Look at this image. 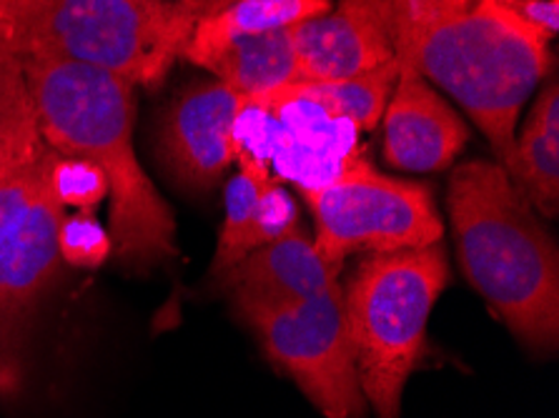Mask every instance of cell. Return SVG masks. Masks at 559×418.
I'll return each mask as SVG.
<instances>
[{
	"mask_svg": "<svg viewBox=\"0 0 559 418\" xmlns=\"http://www.w3.org/2000/svg\"><path fill=\"white\" fill-rule=\"evenodd\" d=\"M396 75H400V63L392 61L374 71L352 75V79L296 81L284 85V91L311 100L336 118H344L361 133L379 126L386 100L394 91Z\"/></svg>",
	"mask_w": 559,
	"mask_h": 418,
	"instance_id": "cell-17",
	"label": "cell"
},
{
	"mask_svg": "<svg viewBox=\"0 0 559 418\" xmlns=\"http://www.w3.org/2000/svg\"><path fill=\"white\" fill-rule=\"evenodd\" d=\"M199 68L243 98L266 96L301 81L292 28L236 40L209 56Z\"/></svg>",
	"mask_w": 559,
	"mask_h": 418,
	"instance_id": "cell-16",
	"label": "cell"
},
{
	"mask_svg": "<svg viewBox=\"0 0 559 418\" xmlns=\"http://www.w3.org/2000/svg\"><path fill=\"white\" fill-rule=\"evenodd\" d=\"M359 131L307 98L284 88L247 98L236 121V148L299 189H317L357 158Z\"/></svg>",
	"mask_w": 559,
	"mask_h": 418,
	"instance_id": "cell-9",
	"label": "cell"
},
{
	"mask_svg": "<svg viewBox=\"0 0 559 418\" xmlns=\"http://www.w3.org/2000/svg\"><path fill=\"white\" fill-rule=\"evenodd\" d=\"M301 193L317 220L313 246L336 268L357 251L386 253L442 243L444 226L425 186L379 174L361 156L332 181Z\"/></svg>",
	"mask_w": 559,
	"mask_h": 418,
	"instance_id": "cell-7",
	"label": "cell"
},
{
	"mask_svg": "<svg viewBox=\"0 0 559 418\" xmlns=\"http://www.w3.org/2000/svg\"><path fill=\"white\" fill-rule=\"evenodd\" d=\"M384 160L409 174H437L467 146L469 131L442 93L409 65H400L384 108Z\"/></svg>",
	"mask_w": 559,
	"mask_h": 418,
	"instance_id": "cell-11",
	"label": "cell"
},
{
	"mask_svg": "<svg viewBox=\"0 0 559 418\" xmlns=\"http://www.w3.org/2000/svg\"><path fill=\"white\" fill-rule=\"evenodd\" d=\"M502 168L539 216L557 218L559 211V88L549 81L516 128L512 151Z\"/></svg>",
	"mask_w": 559,
	"mask_h": 418,
	"instance_id": "cell-14",
	"label": "cell"
},
{
	"mask_svg": "<svg viewBox=\"0 0 559 418\" xmlns=\"http://www.w3.org/2000/svg\"><path fill=\"white\" fill-rule=\"evenodd\" d=\"M181 3L189 5L191 11H197L199 19H201V15H211V13L224 11L226 5L236 3V0H181Z\"/></svg>",
	"mask_w": 559,
	"mask_h": 418,
	"instance_id": "cell-24",
	"label": "cell"
},
{
	"mask_svg": "<svg viewBox=\"0 0 559 418\" xmlns=\"http://www.w3.org/2000/svg\"><path fill=\"white\" fill-rule=\"evenodd\" d=\"M338 271L317 251L301 226L276 241L259 246L216 278L236 311L269 309L324 294L338 284Z\"/></svg>",
	"mask_w": 559,
	"mask_h": 418,
	"instance_id": "cell-12",
	"label": "cell"
},
{
	"mask_svg": "<svg viewBox=\"0 0 559 418\" xmlns=\"http://www.w3.org/2000/svg\"><path fill=\"white\" fill-rule=\"evenodd\" d=\"M197 21L181 0H0V46L19 61L61 58L158 88Z\"/></svg>",
	"mask_w": 559,
	"mask_h": 418,
	"instance_id": "cell-4",
	"label": "cell"
},
{
	"mask_svg": "<svg viewBox=\"0 0 559 418\" xmlns=\"http://www.w3.org/2000/svg\"><path fill=\"white\" fill-rule=\"evenodd\" d=\"M449 284L442 243L367 253L344 291L359 386L377 418H400L406 381L427 351V323Z\"/></svg>",
	"mask_w": 559,
	"mask_h": 418,
	"instance_id": "cell-5",
	"label": "cell"
},
{
	"mask_svg": "<svg viewBox=\"0 0 559 418\" xmlns=\"http://www.w3.org/2000/svg\"><path fill=\"white\" fill-rule=\"evenodd\" d=\"M332 8L334 0H236L224 11L201 15L181 58L191 65H201L209 56L236 40L296 28L299 23L324 15Z\"/></svg>",
	"mask_w": 559,
	"mask_h": 418,
	"instance_id": "cell-15",
	"label": "cell"
},
{
	"mask_svg": "<svg viewBox=\"0 0 559 418\" xmlns=\"http://www.w3.org/2000/svg\"><path fill=\"white\" fill-rule=\"evenodd\" d=\"M409 65L467 114L499 164L510 156L532 91L552 71L549 43L497 0H364Z\"/></svg>",
	"mask_w": 559,
	"mask_h": 418,
	"instance_id": "cell-1",
	"label": "cell"
},
{
	"mask_svg": "<svg viewBox=\"0 0 559 418\" xmlns=\"http://www.w3.org/2000/svg\"><path fill=\"white\" fill-rule=\"evenodd\" d=\"M524 28L542 40H552L559 31V0H497Z\"/></svg>",
	"mask_w": 559,
	"mask_h": 418,
	"instance_id": "cell-23",
	"label": "cell"
},
{
	"mask_svg": "<svg viewBox=\"0 0 559 418\" xmlns=\"http://www.w3.org/2000/svg\"><path fill=\"white\" fill-rule=\"evenodd\" d=\"M236 313L257 334L269 361L294 379L301 394L326 418L367 414L342 284L294 303Z\"/></svg>",
	"mask_w": 559,
	"mask_h": 418,
	"instance_id": "cell-8",
	"label": "cell"
},
{
	"mask_svg": "<svg viewBox=\"0 0 559 418\" xmlns=\"http://www.w3.org/2000/svg\"><path fill=\"white\" fill-rule=\"evenodd\" d=\"M301 81H338L394 61L392 43L364 0L334 8L292 28Z\"/></svg>",
	"mask_w": 559,
	"mask_h": 418,
	"instance_id": "cell-13",
	"label": "cell"
},
{
	"mask_svg": "<svg viewBox=\"0 0 559 418\" xmlns=\"http://www.w3.org/2000/svg\"><path fill=\"white\" fill-rule=\"evenodd\" d=\"M46 151L23 65L0 46V174L36 164Z\"/></svg>",
	"mask_w": 559,
	"mask_h": 418,
	"instance_id": "cell-18",
	"label": "cell"
},
{
	"mask_svg": "<svg viewBox=\"0 0 559 418\" xmlns=\"http://www.w3.org/2000/svg\"><path fill=\"white\" fill-rule=\"evenodd\" d=\"M236 160H239L241 170L226 186V216L222 230H218L214 263H211V278L214 280L224 276L228 268H234L251 251L253 216H257L261 193L271 181L269 170L249 158L247 153H236Z\"/></svg>",
	"mask_w": 559,
	"mask_h": 418,
	"instance_id": "cell-19",
	"label": "cell"
},
{
	"mask_svg": "<svg viewBox=\"0 0 559 418\" xmlns=\"http://www.w3.org/2000/svg\"><path fill=\"white\" fill-rule=\"evenodd\" d=\"M299 228V211L292 195L286 193L282 186L269 181V186L261 193L257 216H253V230H251V251L259 246L276 241L286 234Z\"/></svg>",
	"mask_w": 559,
	"mask_h": 418,
	"instance_id": "cell-22",
	"label": "cell"
},
{
	"mask_svg": "<svg viewBox=\"0 0 559 418\" xmlns=\"http://www.w3.org/2000/svg\"><path fill=\"white\" fill-rule=\"evenodd\" d=\"M50 153L0 174V394L19 381L23 338L63 266L58 228L66 211L50 191Z\"/></svg>",
	"mask_w": 559,
	"mask_h": 418,
	"instance_id": "cell-6",
	"label": "cell"
},
{
	"mask_svg": "<svg viewBox=\"0 0 559 418\" xmlns=\"http://www.w3.org/2000/svg\"><path fill=\"white\" fill-rule=\"evenodd\" d=\"M48 181L63 211H96L108 199V178L91 160L63 156V153L53 151L50 153Z\"/></svg>",
	"mask_w": 559,
	"mask_h": 418,
	"instance_id": "cell-20",
	"label": "cell"
},
{
	"mask_svg": "<svg viewBox=\"0 0 559 418\" xmlns=\"http://www.w3.org/2000/svg\"><path fill=\"white\" fill-rule=\"evenodd\" d=\"M464 276L532 354L559 344V253L502 164L469 160L447 189Z\"/></svg>",
	"mask_w": 559,
	"mask_h": 418,
	"instance_id": "cell-3",
	"label": "cell"
},
{
	"mask_svg": "<svg viewBox=\"0 0 559 418\" xmlns=\"http://www.w3.org/2000/svg\"><path fill=\"white\" fill-rule=\"evenodd\" d=\"M21 65L46 146L91 160L108 178L114 259L131 271L174 259V213L133 148L135 85L61 58H23Z\"/></svg>",
	"mask_w": 559,
	"mask_h": 418,
	"instance_id": "cell-2",
	"label": "cell"
},
{
	"mask_svg": "<svg viewBox=\"0 0 559 418\" xmlns=\"http://www.w3.org/2000/svg\"><path fill=\"white\" fill-rule=\"evenodd\" d=\"M247 98L222 81H199L166 108L158 153L168 174L186 189L206 191L236 160V121Z\"/></svg>",
	"mask_w": 559,
	"mask_h": 418,
	"instance_id": "cell-10",
	"label": "cell"
},
{
	"mask_svg": "<svg viewBox=\"0 0 559 418\" xmlns=\"http://www.w3.org/2000/svg\"><path fill=\"white\" fill-rule=\"evenodd\" d=\"M58 253L68 268L98 271L114 255L111 234L93 211H75L58 228Z\"/></svg>",
	"mask_w": 559,
	"mask_h": 418,
	"instance_id": "cell-21",
	"label": "cell"
}]
</instances>
